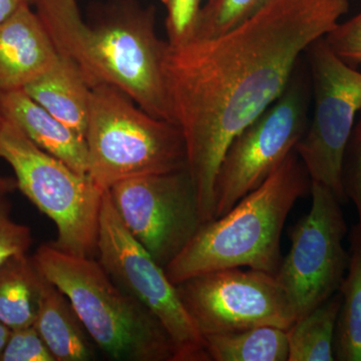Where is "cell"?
I'll return each mask as SVG.
<instances>
[{
	"label": "cell",
	"mask_w": 361,
	"mask_h": 361,
	"mask_svg": "<svg viewBox=\"0 0 361 361\" xmlns=\"http://www.w3.org/2000/svg\"><path fill=\"white\" fill-rule=\"evenodd\" d=\"M23 90L54 118L85 139L92 87L70 59L59 54L56 65Z\"/></svg>",
	"instance_id": "9a60e30c"
},
{
	"label": "cell",
	"mask_w": 361,
	"mask_h": 361,
	"mask_svg": "<svg viewBox=\"0 0 361 361\" xmlns=\"http://www.w3.org/2000/svg\"><path fill=\"white\" fill-rule=\"evenodd\" d=\"M312 90L305 56L267 110L233 139L214 184V219L257 189L286 160L305 134Z\"/></svg>",
	"instance_id": "52a82bcc"
},
{
	"label": "cell",
	"mask_w": 361,
	"mask_h": 361,
	"mask_svg": "<svg viewBox=\"0 0 361 361\" xmlns=\"http://www.w3.org/2000/svg\"><path fill=\"white\" fill-rule=\"evenodd\" d=\"M272 0H208L202 6L194 39H207L243 23Z\"/></svg>",
	"instance_id": "44dd1931"
},
{
	"label": "cell",
	"mask_w": 361,
	"mask_h": 361,
	"mask_svg": "<svg viewBox=\"0 0 361 361\" xmlns=\"http://www.w3.org/2000/svg\"><path fill=\"white\" fill-rule=\"evenodd\" d=\"M0 159L13 168L18 189L56 226L59 250L92 257L97 254L104 192L89 175L35 146L4 120Z\"/></svg>",
	"instance_id": "8992f818"
},
{
	"label": "cell",
	"mask_w": 361,
	"mask_h": 361,
	"mask_svg": "<svg viewBox=\"0 0 361 361\" xmlns=\"http://www.w3.org/2000/svg\"><path fill=\"white\" fill-rule=\"evenodd\" d=\"M59 52L32 4L0 23V90H23L56 65Z\"/></svg>",
	"instance_id": "4fadbf2b"
},
{
	"label": "cell",
	"mask_w": 361,
	"mask_h": 361,
	"mask_svg": "<svg viewBox=\"0 0 361 361\" xmlns=\"http://www.w3.org/2000/svg\"><path fill=\"white\" fill-rule=\"evenodd\" d=\"M167 16L168 44L180 45L194 39L200 18L202 0H163Z\"/></svg>",
	"instance_id": "7402d4cb"
},
{
	"label": "cell",
	"mask_w": 361,
	"mask_h": 361,
	"mask_svg": "<svg viewBox=\"0 0 361 361\" xmlns=\"http://www.w3.org/2000/svg\"><path fill=\"white\" fill-rule=\"evenodd\" d=\"M348 9V0H272L219 35L168 44L166 90L203 224L214 219V184L230 142L276 101L308 47Z\"/></svg>",
	"instance_id": "6da1fadb"
},
{
	"label": "cell",
	"mask_w": 361,
	"mask_h": 361,
	"mask_svg": "<svg viewBox=\"0 0 361 361\" xmlns=\"http://www.w3.org/2000/svg\"><path fill=\"white\" fill-rule=\"evenodd\" d=\"M311 207L291 228V247L276 277L296 320L339 291L349 265L343 247L348 233L341 202L329 188L311 182Z\"/></svg>",
	"instance_id": "30bf717a"
},
{
	"label": "cell",
	"mask_w": 361,
	"mask_h": 361,
	"mask_svg": "<svg viewBox=\"0 0 361 361\" xmlns=\"http://www.w3.org/2000/svg\"><path fill=\"white\" fill-rule=\"evenodd\" d=\"M210 361H288L287 330L259 326L204 336Z\"/></svg>",
	"instance_id": "d6986e66"
},
{
	"label": "cell",
	"mask_w": 361,
	"mask_h": 361,
	"mask_svg": "<svg viewBox=\"0 0 361 361\" xmlns=\"http://www.w3.org/2000/svg\"><path fill=\"white\" fill-rule=\"evenodd\" d=\"M35 267L71 301L92 342L111 360L175 361L160 322L111 279L99 261L39 246Z\"/></svg>",
	"instance_id": "277c9868"
},
{
	"label": "cell",
	"mask_w": 361,
	"mask_h": 361,
	"mask_svg": "<svg viewBox=\"0 0 361 361\" xmlns=\"http://www.w3.org/2000/svg\"><path fill=\"white\" fill-rule=\"evenodd\" d=\"M348 274L339 292L341 305L334 336V360L361 361V229L351 230Z\"/></svg>",
	"instance_id": "ac0fdd59"
},
{
	"label": "cell",
	"mask_w": 361,
	"mask_h": 361,
	"mask_svg": "<svg viewBox=\"0 0 361 361\" xmlns=\"http://www.w3.org/2000/svg\"><path fill=\"white\" fill-rule=\"evenodd\" d=\"M11 331V330L8 327L6 326L4 323L0 322V355H1L4 346H6Z\"/></svg>",
	"instance_id": "f1b7e54d"
},
{
	"label": "cell",
	"mask_w": 361,
	"mask_h": 361,
	"mask_svg": "<svg viewBox=\"0 0 361 361\" xmlns=\"http://www.w3.org/2000/svg\"><path fill=\"white\" fill-rule=\"evenodd\" d=\"M32 244V230L13 219L11 202L0 193V267L9 259L27 254Z\"/></svg>",
	"instance_id": "603a6c76"
},
{
	"label": "cell",
	"mask_w": 361,
	"mask_h": 361,
	"mask_svg": "<svg viewBox=\"0 0 361 361\" xmlns=\"http://www.w3.org/2000/svg\"><path fill=\"white\" fill-rule=\"evenodd\" d=\"M18 189L16 179L13 178L0 177V193H9Z\"/></svg>",
	"instance_id": "83f0119b"
},
{
	"label": "cell",
	"mask_w": 361,
	"mask_h": 361,
	"mask_svg": "<svg viewBox=\"0 0 361 361\" xmlns=\"http://www.w3.org/2000/svg\"><path fill=\"white\" fill-rule=\"evenodd\" d=\"M0 361H56L35 325L11 330Z\"/></svg>",
	"instance_id": "cb8c5ba5"
},
{
	"label": "cell",
	"mask_w": 361,
	"mask_h": 361,
	"mask_svg": "<svg viewBox=\"0 0 361 361\" xmlns=\"http://www.w3.org/2000/svg\"><path fill=\"white\" fill-rule=\"evenodd\" d=\"M337 56L349 66L361 65V8L355 16L338 25L324 37Z\"/></svg>",
	"instance_id": "484cf974"
},
{
	"label": "cell",
	"mask_w": 361,
	"mask_h": 361,
	"mask_svg": "<svg viewBox=\"0 0 361 361\" xmlns=\"http://www.w3.org/2000/svg\"><path fill=\"white\" fill-rule=\"evenodd\" d=\"M2 122H4V118H2V116H0V127H1Z\"/></svg>",
	"instance_id": "f546056e"
},
{
	"label": "cell",
	"mask_w": 361,
	"mask_h": 361,
	"mask_svg": "<svg viewBox=\"0 0 361 361\" xmlns=\"http://www.w3.org/2000/svg\"><path fill=\"white\" fill-rule=\"evenodd\" d=\"M33 4V0H0V23L8 20L25 4Z\"/></svg>",
	"instance_id": "4316f807"
},
{
	"label": "cell",
	"mask_w": 361,
	"mask_h": 361,
	"mask_svg": "<svg viewBox=\"0 0 361 361\" xmlns=\"http://www.w3.org/2000/svg\"><path fill=\"white\" fill-rule=\"evenodd\" d=\"M33 325L56 361H89L94 357L92 339L71 301L45 278Z\"/></svg>",
	"instance_id": "2e32d148"
},
{
	"label": "cell",
	"mask_w": 361,
	"mask_h": 361,
	"mask_svg": "<svg viewBox=\"0 0 361 361\" xmlns=\"http://www.w3.org/2000/svg\"><path fill=\"white\" fill-rule=\"evenodd\" d=\"M59 54L80 68L90 87L122 90L142 110L173 121L164 78L168 42L157 35L154 9L129 11L92 25L77 0H33Z\"/></svg>",
	"instance_id": "7a4b0ae2"
},
{
	"label": "cell",
	"mask_w": 361,
	"mask_h": 361,
	"mask_svg": "<svg viewBox=\"0 0 361 361\" xmlns=\"http://www.w3.org/2000/svg\"><path fill=\"white\" fill-rule=\"evenodd\" d=\"M341 305L338 291L291 325L287 330L288 361L334 360V336Z\"/></svg>",
	"instance_id": "ffe728a7"
},
{
	"label": "cell",
	"mask_w": 361,
	"mask_h": 361,
	"mask_svg": "<svg viewBox=\"0 0 361 361\" xmlns=\"http://www.w3.org/2000/svg\"><path fill=\"white\" fill-rule=\"evenodd\" d=\"M342 185L346 199L355 204L361 229V111L344 154Z\"/></svg>",
	"instance_id": "d4e9b609"
},
{
	"label": "cell",
	"mask_w": 361,
	"mask_h": 361,
	"mask_svg": "<svg viewBox=\"0 0 361 361\" xmlns=\"http://www.w3.org/2000/svg\"><path fill=\"white\" fill-rule=\"evenodd\" d=\"M0 116L42 151L89 175L85 137L54 118L25 90H0Z\"/></svg>",
	"instance_id": "5bb4252c"
},
{
	"label": "cell",
	"mask_w": 361,
	"mask_h": 361,
	"mask_svg": "<svg viewBox=\"0 0 361 361\" xmlns=\"http://www.w3.org/2000/svg\"><path fill=\"white\" fill-rule=\"evenodd\" d=\"M97 254L111 279L163 325L174 344L175 361H210L203 334L176 285L123 225L109 190L102 204Z\"/></svg>",
	"instance_id": "9c48e42d"
},
{
	"label": "cell",
	"mask_w": 361,
	"mask_h": 361,
	"mask_svg": "<svg viewBox=\"0 0 361 361\" xmlns=\"http://www.w3.org/2000/svg\"><path fill=\"white\" fill-rule=\"evenodd\" d=\"M313 111L295 152L311 182L346 199L342 185L344 154L361 111V73L330 49L324 37L306 49Z\"/></svg>",
	"instance_id": "ba28073f"
},
{
	"label": "cell",
	"mask_w": 361,
	"mask_h": 361,
	"mask_svg": "<svg viewBox=\"0 0 361 361\" xmlns=\"http://www.w3.org/2000/svg\"><path fill=\"white\" fill-rule=\"evenodd\" d=\"M44 283L27 254L7 260L0 267V322L11 330L35 324Z\"/></svg>",
	"instance_id": "e0dca14e"
},
{
	"label": "cell",
	"mask_w": 361,
	"mask_h": 361,
	"mask_svg": "<svg viewBox=\"0 0 361 361\" xmlns=\"http://www.w3.org/2000/svg\"><path fill=\"white\" fill-rule=\"evenodd\" d=\"M109 192L123 225L163 268L203 224L188 168L121 180Z\"/></svg>",
	"instance_id": "7c38bea8"
},
{
	"label": "cell",
	"mask_w": 361,
	"mask_h": 361,
	"mask_svg": "<svg viewBox=\"0 0 361 361\" xmlns=\"http://www.w3.org/2000/svg\"><path fill=\"white\" fill-rule=\"evenodd\" d=\"M203 336L259 326L284 330L296 322L275 275L243 267L204 273L176 285Z\"/></svg>",
	"instance_id": "8fae6325"
},
{
	"label": "cell",
	"mask_w": 361,
	"mask_h": 361,
	"mask_svg": "<svg viewBox=\"0 0 361 361\" xmlns=\"http://www.w3.org/2000/svg\"><path fill=\"white\" fill-rule=\"evenodd\" d=\"M85 142L89 176L104 190L130 178L188 168L179 126L149 115L109 85L92 89Z\"/></svg>",
	"instance_id": "5b68a950"
},
{
	"label": "cell",
	"mask_w": 361,
	"mask_h": 361,
	"mask_svg": "<svg viewBox=\"0 0 361 361\" xmlns=\"http://www.w3.org/2000/svg\"><path fill=\"white\" fill-rule=\"evenodd\" d=\"M311 180L293 151L279 168L229 212L204 223L164 269L177 285L228 268H251L276 275L281 235L294 204L310 191Z\"/></svg>",
	"instance_id": "3957f363"
}]
</instances>
